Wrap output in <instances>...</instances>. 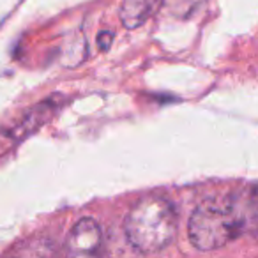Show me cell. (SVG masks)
<instances>
[{
    "label": "cell",
    "instance_id": "cell-3",
    "mask_svg": "<svg viewBox=\"0 0 258 258\" xmlns=\"http://www.w3.org/2000/svg\"><path fill=\"white\" fill-rule=\"evenodd\" d=\"M101 242H103L101 226L92 218H83L69 232L66 247L68 253L75 256H92L99 253Z\"/></svg>",
    "mask_w": 258,
    "mask_h": 258
},
{
    "label": "cell",
    "instance_id": "cell-2",
    "mask_svg": "<svg viewBox=\"0 0 258 258\" xmlns=\"http://www.w3.org/2000/svg\"><path fill=\"white\" fill-rule=\"evenodd\" d=\"M177 212L168 200L149 197L127 212L124 221L125 239L140 253H156L177 235Z\"/></svg>",
    "mask_w": 258,
    "mask_h": 258
},
{
    "label": "cell",
    "instance_id": "cell-1",
    "mask_svg": "<svg viewBox=\"0 0 258 258\" xmlns=\"http://www.w3.org/2000/svg\"><path fill=\"white\" fill-rule=\"evenodd\" d=\"M247 193L211 198L198 205L189 219V239L197 249L212 251L230 244L247 232L256 218V197Z\"/></svg>",
    "mask_w": 258,
    "mask_h": 258
},
{
    "label": "cell",
    "instance_id": "cell-4",
    "mask_svg": "<svg viewBox=\"0 0 258 258\" xmlns=\"http://www.w3.org/2000/svg\"><path fill=\"white\" fill-rule=\"evenodd\" d=\"M161 0H124L120 6V22L125 29H137L144 25L151 15L159 8Z\"/></svg>",
    "mask_w": 258,
    "mask_h": 258
},
{
    "label": "cell",
    "instance_id": "cell-5",
    "mask_svg": "<svg viewBox=\"0 0 258 258\" xmlns=\"http://www.w3.org/2000/svg\"><path fill=\"white\" fill-rule=\"evenodd\" d=\"M111 43H113V32H110V30H103V32L97 36V46H99L101 50H108V48L111 46Z\"/></svg>",
    "mask_w": 258,
    "mask_h": 258
}]
</instances>
